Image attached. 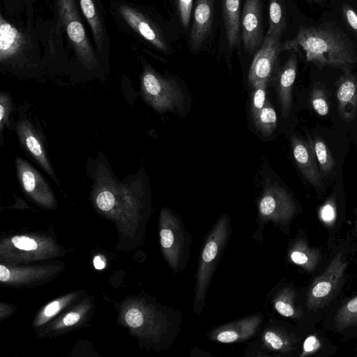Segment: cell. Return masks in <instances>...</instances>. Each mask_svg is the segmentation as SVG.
Masks as SVG:
<instances>
[{
    "mask_svg": "<svg viewBox=\"0 0 357 357\" xmlns=\"http://www.w3.org/2000/svg\"><path fill=\"white\" fill-rule=\"evenodd\" d=\"M291 147L294 161L305 179L314 188L322 186L321 175L314 155L311 138L307 141L292 135Z\"/></svg>",
    "mask_w": 357,
    "mask_h": 357,
    "instance_id": "cell-11",
    "label": "cell"
},
{
    "mask_svg": "<svg viewBox=\"0 0 357 357\" xmlns=\"http://www.w3.org/2000/svg\"><path fill=\"white\" fill-rule=\"evenodd\" d=\"M297 73V58L292 52L285 63L280 68L274 79L276 93L284 119H287L291 110L292 89Z\"/></svg>",
    "mask_w": 357,
    "mask_h": 357,
    "instance_id": "cell-15",
    "label": "cell"
},
{
    "mask_svg": "<svg viewBox=\"0 0 357 357\" xmlns=\"http://www.w3.org/2000/svg\"><path fill=\"white\" fill-rule=\"evenodd\" d=\"M17 133L23 146L46 173L57 181L44 146L32 125L26 120L20 121L17 126Z\"/></svg>",
    "mask_w": 357,
    "mask_h": 357,
    "instance_id": "cell-17",
    "label": "cell"
},
{
    "mask_svg": "<svg viewBox=\"0 0 357 357\" xmlns=\"http://www.w3.org/2000/svg\"><path fill=\"white\" fill-rule=\"evenodd\" d=\"M289 257L294 264L310 271L317 264L319 252L310 249L303 241H297L290 250Z\"/></svg>",
    "mask_w": 357,
    "mask_h": 357,
    "instance_id": "cell-22",
    "label": "cell"
},
{
    "mask_svg": "<svg viewBox=\"0 0 357 357\" xmlns=\"http://www.w3.org/2000/svg\"><path fill=\"white\" fill-rule=\"evenodd\" d=\"M342 254H337L324 271L312 284L307 296V306L315 310L329 300L346 269Z\"/></svg>",
    "mask_w": 357,
    "mask_h": 357,
    "instance_id": "cell-8",
    "label": "cell"
},
{
    "mask_svg": "<svg viewBox=\"0 0 357 357\" xmlns=\"http://www.w3.org/2000/svg\"><path fill=\"white\" fill-rule=\"evenodd\" d=\"M119 13L127 24L145 40L160 51H167V44L162 33L143 14L128 6H121Z\"/></svg>",
    "mask_w": 357,
    "mask_h": 357,
    "instance_id": "cell-16",
    "label": "cell"
},
{
    "mask_svg": "<svg viewBox=\"0 0 357 357\" xmlns=\"http://www.w3.org/2000/svg\"><path fill=\"white\" fill-rule=\"evenodd\" d=\"M222 11L229 49L238 46L241 32V0H222Z\"/></svg>",
    "mask_w": 357,
    "mask_h": 357,
    "instance_id": "cell-18",
    "label": "cell"
},
{
    "mask_svg": "<svg viewBox=\"0 0 357 357\" xmlns=\"http://www.w3.org/2000/svg\"><path fill=\"white\" fill-rule=\"evenodd\" d=\"M241 30L244 48L252 54L263 40L261 0H245Z\"/></svg>",
    "mask_w": 357,
    "mask_h": 357,
    "instance_id": "cell-10",
    "label": "cell"
},
{
    "mask_svg": "<svg viewBox=\"0 0 357 357\" xmlns=\"http://www.w3.org/2000/svg\"><path fill=\"white\" fill-rule=\"evenodd\" d=\"M268 85L266 83H260L252 87L250 114L252 121L257 118L266 102Z\"/></svg>",
    "mask_w": 357,
    "mask_h": 357,
    "instance_id": "cell-28",
    "label": "cell"
},
{
    "mask_svg": "<svg viewBox=\"0 0 357 357\" xmlns=\"http://www.w3.org/2000/svg\"><path fill=\"white\" fill-rule=\"evenodd\" d=\"M229 236V216L223 215L208 235L201 253L197 273L193 311L200 314L204 306L208 288Z\"/></svg>",
    "mask_w": 357,
    "mask_h": 357,
    "instance_id": "cell-3",
    "label": "cell"
},
{
    "mask_svg": "<svg viewBox=\"0 0 357 357\" xmlns=\"http://www.w3.org/2000/svg\"><path fill=\"white\" fill-rule=\"evenodd\" d=\"M125 320L130 327L137 328L143 326L144 314L139 308L132 307L127 311Z\"/></svg>",
    "mask_w": 357,
    "mask_h": 357,
    "instance_id": "cell-33",
    "label": "cell"
},
{
    "mask_svg": "<svg viewBox=\"0 0 357 357\" xmlns=\"http://www.w3.org/2000/svg\"><path fill=\"white\" fill-rule=\"evenodd\" d=\"M61 308V303L58 301H54L48 304L44 310V315L46 317H51L55 315Z\"/></svg>",
    "mask_w": 357,
    "mask_h": 357,
    "instance_id": "cell-36",
    "label": "cell"
},
{
    "mask_svg": "<svg viewBox=\"0 0 357 357\" xmlns=\"http://www.w3.org/2000/svg\"><path fill=\"white\" fill-rule=\"evenodd\" d=\"M257 130L264 137H269L275 131L278 124L277 113L269 100L252 121Z\"/></svg>",
    "mask_w": 357,
    "mask_h": 357,
    "instance_id": "cell-24",
    "label": "cell"
},
{
    "mask_svg": "<svg viewBox=\"0 0 357 357\" xmlns=\"http://www.w3.org/2000/svg\"><path fill=\"white\" fill-rule=\"evenodd\" d=\"M319 345V342L315 336H309L304 342L303 355L312 353L318 349Z\"/></svg>",
    "mask_w": 357,
    "mask_h": 357,
    "instance_id": "cell-35",
    "label": "cell"
},
{
    "mask_svg": "<svg viewBox=\"0 0 357 357\" xmlns=\"http://www.w3.org/2000/svg\"><path fill=\"white\" fill-rule=\"evenodd\" d=\"M22 34L3 16L0 18V61L4 62L17 54L22 47Z\"/></svg>",
    "mask_w": 357,
    "mask_h": 357,
    "instance_id": "cell-19",
    "label": "cell"
},
{
    "mask_svg": "<svg viewBox=\"0 0 357 357\" xmlns=\"http://www.w3.org/2000/svg\"><path fill=\"white\" fill-rule=\"evenodd\" d=\"M262 340L267 347L276 351L285 352L291 347L288 337L276 329L266 330L263 333Z\"/></svg>",
    "mask_w": 357,
    "mask_h": 357,
    "instance_id": "cell-26",
    "label": "cell"
},
{
    "mask_svg": "<svg viewBox=\"0 0 357 357\" xmlns=\"http://www.w3.org/2000/svg\"><path fill=\"white\" fill-rule=\"evenodd\" d=\"M321 217L322 219L326 222L333 221L335 218V211L333 207L329 204L326 205L322 210Z\"/></svg>",
    "mask_w": 357,
    "mask_h": 357,
    "instance_id": "cell-37",
    "label": "cell"
},
{
    "mask_svg": "<svg viewBox=\"0 0 357 357\" xmlns=\"http://www.w3.org/2000/svg\"><path fill=\"white\" fill-rule=\"evenodd\" d=\"M60 17L81 62L88 68L97 66V60L80 20L75 0H57Z\"/></svg>",
    "mask_w": 357,
    "mask_h": 357,
    "instance_id": "cell-5",
    "label": "cell"
},
{
    "mask_svg": "<svg viewBox=\"0 0 357 357\" xmlns=\"http://www.w3.org/2000/svg\"><path fill=\"white\" fill-rule=\"evenodd\" d=\"M12 109V102L10 96L1 92L0 95V131L2 132L4 126L8 121V116Z\"/></svg>",
    "mask_w": 357,
    "mask_h": 357,
    "instance_id": "cell-31",
    "label": "cell"
},
{
    "mask_svg": "<svg viewBox=\"0 0 357 357\" xmlns=\"http://www.w3.org/2000/svg\"><path fill=\"white\" fill-rule=\"evenodd\" d=\"M310 1L320 2L321 0H309Z\"/></svg>",
    "mask_w": 357,
    "mask_h": 357,
    "instance_id": "cell-41",
    "label": "cell"
},
{
    "mask_svg": "<svg viewBox=\"0 0 357 357\" xmlns=\"http://www.w3.org/2000/svg\"><path fill=\"white\" fill-rule=\"evenodd\" d=\"M17 177L24 191L38 203L51 206L55 201L52 191L43 177L29 162L15 158Z\"/></svg>",
    "mask_w": 357,
    "mask_h": 357,
    "instance_id": "cell-9",
    "label": "cell"
},
{
    "mask_svg": "<svg viewBox=\"0 0 357 357\" xmlns=\"http://www.w3.org/2000/svg\"><path fill=\"white\" fill-rule=\"evenodd\" d=\"M273 305L277 312L285 317H293L296 314L293 294L289 289H284L278 294L273 301Z\"/></svg>",
    "mask_w": 357,
    "mask_h": 357,
    "instance_id": "cell-27",
    "label": "cell"
},
{
    "mask_svg": "<svg viewBox=\"0 0 357 357\" xmlns=\"http://www.w3.org/2000/svg\"><path fill=\"white\" fill-rule=\"evenodd\" d=\"M82 11L86 19L94 38L98 51H100L104 41V29L93 0H79Z\"/></svg>",
    "mask_w": 357,
    "mask_h": 357,
    "instance_id": "cell-20",
    "label": "cell"
},
{
    "mask_svg": "<svg viewBox=\"0 0 357 357\" xmlns=\"http://www.w3.org/2000/svg\"><path fill=\"white\" fill-rule=\"evenodd\" d=\"M357 321V296L345 303L337 316V323L340 326H347Z\"/></svg>",
    "mask_w": 357,
    "mask_h": 357,
    "instance_id": "cell-29",
    "label": "cell"
},
{
    "mask_svg": "<svg viewBox=\"0 0 357 357\" xmlns=\"http://www.w3.org/2000/svg\"><path fill=\"white\" fill-rule=\"evenodd\" d=\"M10 278V272L8 268L3 265L0 266V280L7 282Z\"/></svg>",
    "mask_w": 357,
    "mask_h": 357,
    "instance_id": "cell-39",
    "label": "cell"
},
{
    "mask_svg": "<svg viewBox=\"0 0 357 357\" xmlns=\"http://www.w3.org/2000/svg\"><path fill=\"white\" fill-rule=\"evenodd\" d=\"M80 319V315L77 312H70L68 313L63 319V322L66 326H72L77 322Z\"/></svg>",
    "mask_w": 357,
    "mask_h": 357,
    "instance_id": "cell-38",
    "label": "cell"
},
{
    "mask_svg": "<svg viewBox=\"0 0 357 357\" xmlns=\"http://www.w3.org/2000/svg\"><path fill=\"white\" fill-rule=\"evenodd\" d=\"M193 0H177L181 22L185 29L189 26L192 10Z\"/></svg>",
    "mask_w": 357,
    "mask_h": 357,
    "instance_id": "cell-32",
    "label": "cell"
},
{
    "mask_svg": "<svg viewBox=\"0 0 357 357\" xmlns=\"http://www.w3.org/2000/svg\"><path fill=\"white\" fill-rule=\"evenodd\" d=\"M93 265L94 267L98 270H102L105 266V262L101 259L100 256H96L93 259Z\"/></svg>",
    "mask_w": 357,
    "mask_h": 357,
    "instance_id": "cell-40",
    "label": "cell"
},
{
    "mask_svg": "<svg viewBox=\"0 0 357 357\" xmlns=\"http://www.w3.org/2000/svg\"><path fill=\"white\" fill-rule=\"evenodd\" d=\"M282 51L298 52L317 67L351 69L357 61L355 47L349 38L333 22L300 26L296 36L282 43Z\"/></svg>",
    "mask_w": 357,
    "mask_h": 357,
    "instance_id": "cell-1",
    "label": "cell"
},
{
    "mask_svg": "<svg viewBox=\"0 0 357 357\" xmlns=\"http://www.w3.org/2000/svg\"><path fill=\"white\" fill-rule=\"evenodd\" d=\"M311 105L315 112L321 116H326L330 110V102L326 91L319 83H316L310 95Z\"/></svg>",
    "mask_w": 357,
    "mask_h": 357,
    "instance_id": "cell-25",
    "label": "cell"
},
{
    "mask_svg": "<svg viewBox=\"0 0 357 357\" xmlns=\"http://www.w3.org/2000/svg\"><path fill=\"white\" fill-rule=\"evenodd\" d=\"M286 8L284 0H270L268 28L266 35L282 37L286 29Z\"/></svg>",
    "mask_w": 357,
    "mask_h": 357,
    "instance_id": "cell-21",
    "label": "cell"
},
{
    "mask_svg": "<svg viewBox=\"0 0 357 357\" xmlns=\"http://www.w3.org/2000/svg\"><path fill=\"white\" fill-rule=\"evenodd\" d=\"M160 241L166 261L178 273L188 259L190 240L179 218L167 208L160 213Z\"/></svg>",
    "mask_w": 357,
    "mask_h": 357,
    "instance_id": "cell-4",
    "label": "cell"
},
{
    "mask_svg": "<svg viewBox=\"0 0 357 357\" xmlns=\"http://www.w3.org/2000/svg\"><path fill=\"white\" fill-rule=\"evenodd\" d=\"M262 321L260 315H251L214 328L210 333L211 340L221 343L244 341L253 336Z\"/></svg>",
    "mask_w": 357,
    "mask_h": 357,
    "instance_id": "cell-12",
    "label": "cell"
},
{
    "mask_svg": "<svg viewBox=\"0 0 357 357\" xmlns=\"http://www.w3.org/2000/svg\"><path fill=\"white\" fill-rule=\"evenodd\" d=\"M141 91L145 101L160 113L171 112L183 116L187 112V96L178 82L148 66L142 75Z\"/></svg>",
    "mask_w": 357,
    "mask_h": 357,
    "instance_id": "cell-2",
    "label": "cell"
},
{
    "mask_svg": "<svg viewBox=\"0 0 357 357\" xmlns=\"http://www.w3.org/2000/svg\"><path fill=\"white\" fill-rule=\"evenodd\" d=\"M281 37L266 35L259 50L255 54L248 73L251 87L273 81L279 69V54L282 52Z\"/></svg>",
    "mask_w": 357,
    "mask_h": 357,
    "instance_id": "cell-7",
    "label": "cell"
},
{
    "mask_svg": "<svg viewBox=\"0 0 357 357\" xmlns=\"http://www.w3.org/2000/svg\"><path fill=\"white\" fill-rule=\"evenodd\" d=\"M215 0H196L190 40L192 50L203 45L212 29Z\"/></svg>",
    "mask_w": 357,
    "mask_h": 357,
    "instance_id": "cell-14",
    "label": "cell"
},
{
    "mask_svg": "<svg viewBox=\"0 0 357 357\" xmlns=\"http://www.w3.org/2000/svg\"><path fill=\"white\" fill-rule=\"evenodd\" d=\"M14 246L20 250H34L38 248V244L35 240L25 236H15L11 239Z\"/></svg>",
    "mask_w": 357,
    "mask_h": 357,
    "instance_id": "cell-34",
    "label": "cell"
},
{
    "mask_svg": "<svg viewBox=\"0 0 357 357\" xmlns=\"http://www.w3.org/2000/svg\"><path fill=\"white\" fill-rule=\"evenodd\" d=\"M337 111L346 122L351 121L357 114V75L345 70L336 82Z\"/></svg>",
    "mask_w": 357,
    "mask_h": 357,
    "instance_id": "cell-13",
    "label": "cell"
},
{
    "mask_svg": "<svg viewBox=\"0 0 357 357\" xmlns=\"http://www.w3.org/2000/svg\"><path fill=\"white\" fill-rule=\"evenodd\" d=\"M314 155L321 175L330 174L335 165V161L324 140L320 137L311 138Z\"/></svg>",
    "mask_w": 357,
    "mask_h": 357,
    "instance_id": "cell-23",
    "label": "cell"
},
{
    "mask_svg": "<svg viewBox=\"0 0 357 357\" xmlns=\"http://www.w3.org/2000/svg\"><path fill=\"white\" fill-rule=\"evenodd\" d=\"M259 215L261 220L285 225L296 212L291 195L282 186L266 179L259 199Z\"/></svg>",
    "mask_w": 357,
    "mask_h": 357,
    "instance_id": "cell-6",
    "label": "cell"
},
{
    "mask_svg": "<svg viewBox=\"0 0 357 357\" xmlns=\"http://www.w3.org/2000/svg\"><path fill=\"white\" fill-rule=\"evenodd\" d=\"M342 18L347 28L357 36V12L349 4L344 3L342 7Z\"/></svg>",
    "mask_w": 357,
    "mask_h": 357,
    "instance_id": "cell-30",
    "label": "cell"
}]
</instances>
